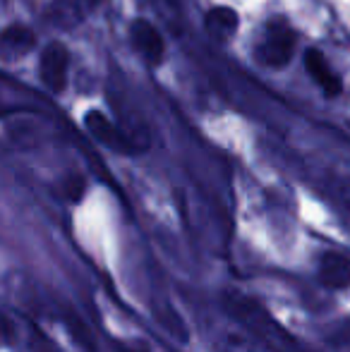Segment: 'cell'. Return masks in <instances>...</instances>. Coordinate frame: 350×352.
<instances>
[{
  "label": "cell",
  "instance_id": "obj_2",
  "mask_svg": "<svg viewBox=\"0 0 350 352\" xmlns=\"http://www.w3.org/2000/svg\"><path fill=\"white\" fill-rule=\"evenodd\" d=\"M70 72V51L63 41H48L39 56V79L51 94H63Z\"/></svg>",
  "mask_w": 350,
  "mask_h": 352
},
{
  "label": "cell",
  "instance_id": "obj_9",
  "mask_svg": "<svg viewBox=\"0 0 350 352\" xmlns=\"http://www.w3.org/2000/svg\"><path fill=\"white\" fill-rule=\"evenodd\" d=\"M0 41H3L5 58H14V56H24V53L36 46V34H34V29L27 27V24L14 22L3 29Z\"/></svg>",
  "mask_w": 350,
  "mask_h": 352
},
{
  "label": "cell",
  "instance_id": "obj_3",
  "mask_svg": "<svg viewBox=\"0 0 350 352\" xmlns=\"http://www.w3.org/2000/svg\"><path fill=\"white\" fill-rule=\"evenodd\" d=\"M85 127H87L89 135H91L98 144H103V146L111 148V151H116V153L132 156V153L142 151V148L137 146V144L132 142L130 137H127L125 132H122L120 127H118L116 122L106 116V113L96 111V108H94V111H87Z\"/></svg>",
  "mask_w": 350,
  "mask_h": 352
},
{
  "label": "cell",
  "instance_id": "obj_8",
  "mask_svg": "<svg viewBox=\"0 0 350 352\" xmlns=\"http://www.w3.org/2000/svg\"><path fill=\"white\" fill-rule=\"evenodd\" d=\"M317 276L331 290H348L350 287V256L341 252H327L319 256Z\"/></svg>",
  "mask_w": 350,
  "mask_h": 352
},
{
  "label": "cell",
  "instance_id": "obj_4",
  "mask_svg": "<svg viewBox=\"0 0 350 352\" xmlns=\"http://www.w3.org/2000/svg\"><path fill=\"white\" fill-rule=\"evenodd\" d=\"M130 43L149 67H159L166 60V41L149 19L137 17L130 24Z\"/></svg>",
  "mask_w": 350,
  "mask_h": 352
},
{
  "label": "cell",
  "instance_id": "obj_7",
  "mask_svg": "<svg viewBox=\"0 0 350 352\" xmlns=\"http://www.w3.org/2000/svg\"><path fill=\"white\" fill-rule=\"evenodd\" d=\"M204 29L206 36L216 43H230L240 29V14L238 10L228 5H216L204 14Z\"/></svg>",
  "mask_w": 350,
  "mask_h": 352
},
{
  "label": "cell",
  "instance_id": "obj_1",
  "mask_svg": "<svg viewBox=\"0 0 350 352\" xmlns=\"http://www.w3.org/2000/svg\"><path fill=\"white\" fill-rule=\"evenodd\" d=\"M295 48H298V32L293 29V24L283 17H271L259 34L254 56L262 65L271 67V70H281L293 60Z\"/></svg>",
  "mask_w": 350,
  "mask_h": 352
},
{
  "label": "cell",
  "instance_id": "obj_10",
  "mask_svg": "<svg viewBox=\"0 0 350 352\" xmlns=\"http://www.w3.org/2000/svg\"><path fill=\"white\" fill-rule=\"evenodd\" d=\"M61 192L67 201H82V197H85V192H87L85 175H80V173H70V175H65L61 182Z\"/></svg>",
  "mask_w": 350,
  "mask_h": 352
},
{
  "label": "cell",
  "instance_id": "obj_5",
  "mask_svg": "<svg viewBox=\"0 0 350 352\" xmlns=\"http://www.w3.org/2000/svg\"><path fill=\"white\" fill-rule=\"evenodd\" d=\"M103 3L106 0H53L46 10V22L61 29H72L85 22Z\"/></svg>",
  "mask_w": 350,
  "mask_h": 352
},
{
  "label": "cell",
  "instance_id": "obj_6",
  "mask_svg": "<svg viewBox=\"0 0 350 352\" xmlns=\"http://www.w3.org/2000/svg\"><path fill=\"white\" fill-rule=\"evenodd\" d=\"M305 70H307L309 79L322 89L327 98H338L343 94V82L336 72H333L331 63L327 60L319 48H307L305 51Z\"/></svg>",
  "mask_w": 350,
  "mask_h": 352
}]
</instances>
